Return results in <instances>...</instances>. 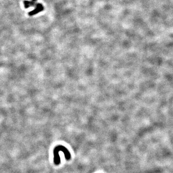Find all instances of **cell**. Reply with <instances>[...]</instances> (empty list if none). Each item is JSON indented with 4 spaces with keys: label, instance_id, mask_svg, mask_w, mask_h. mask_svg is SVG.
Segmentation results:
<instances>
[{
    "label": "cell",
    "instance_id": "obj_2",
    "mask_svg": "<svg viewBox=\"0 0 173 173\" xmlns=\"http://www.w3.org/2000/svg\"><path fill=\"white\" fill-rule=\"evenodd\" d=\"M24 5L26 8H28L29 7L33 6H35V3L34 1H24Z\"/></svg>",
    "mask_w": 173,
    "mask_h": 173
},
{
    "label": "cell",
    "instance_id": "obj_1",
    "mask_svg": "<svg viewBox=\"0 0 173 173\" xmlns=\"http://www.w3.org/2000/svg\"><path fill=\"white\" fill-rule=\"evenodd\" d=\"M43 10V7L42 5L40 4H37L36 5V7L35 9L29 12L28 13V15L31 16H33L34 15H36L39 13L40 12L42 11Z\"/></svg>",
    "mask_w": 173,
    "mask_h": 173
},
{
    "label": "cell",
    "instance_id": "obj_3",
    "mask_svg": "<svg viewBox=\"0 0 173 173\" xmlns=\"http://www.w3.org/2000/svg\"><path fill=\"white\" fill-rule=\"evenodd\" d=\"M32 1H34V2H35V1H36L37 0H32Z\"/></svg>",
    "mask_w": 173,
    "mask_h": 173
}]
</instances>
